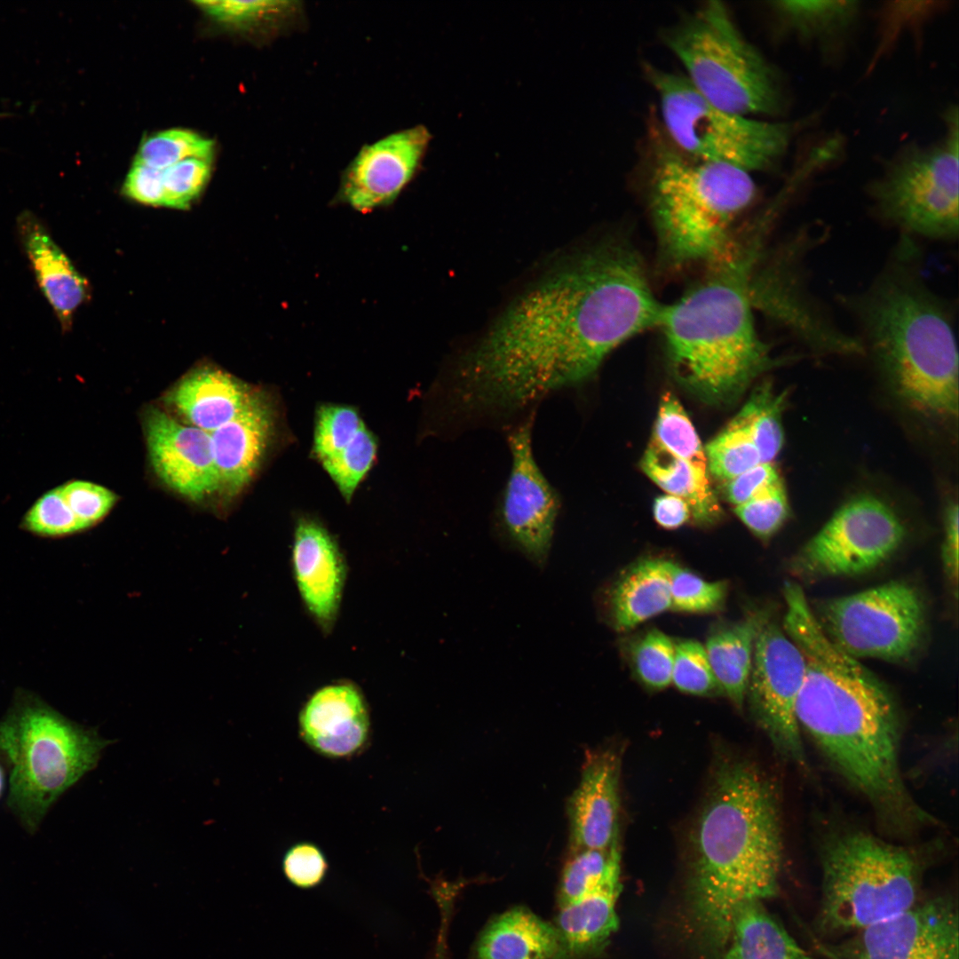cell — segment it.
<instances>
[{
    "mask_svg": "<svg viewBox=\"0 0 959 959\" xmlns=\"http://www.w3.org/2000/svg\"><path fill=\"white\" fill-rule=\"evenodd\" d=\"M3 782H4L3 772H2V769L0 767V794H1V791H2V789H3Z\"/></svg>",
    "mask_w": 959,
    "mask_h": 959,
    "instance_id": "11a10c76",
    "label": "cell"
},
{
    "mask_svg": "<svg viewBox=\"0 0 959 959\" xmlns=\"http://www.w3.org/2000/svg\"><path fill=\"white\" fill-rule=\"evenodd\" d=\"M364 425L352 407L321 406L316 413L313 454L323 464L345 449Z\"/></svg>",
    "mask_w": 959,
    "mask_h": 959,
    "instance_id": "60d3db41",
    "label": "cell"
},
{
    "mask_svg": "<svg viewBox=\"0 0 959 959\" xmlns=\"http://www.w3.org/2000/svg\"><path fill=\"white\" fill-rule=\"evenodd\" d=\"M820 862L816 923L824 936L855 933L918 902L923 868L909 847L846 831L826 842Z\"/></svg>",
    "mask_w": 959,
    "mask_h": 959,
    "instance_id": "52a82bcc",
    "label": "cell"
},
{
    "mask_svg": "<svg viewBox=\"0 0 959 959\" xmlns=\"http://www.w3.org/2000/svg\"><path fill=\"white\" fill-rule=\"evenodd\" d=\"M734 511L755 535L763 540L769 539L779 531L789 516V503L781 480L735 506Z\"/></svg>",
    "mask_w": 959,
    "mask_h": 959,
    "instance_id": "ee69618b",
    "label": "cell"
},
{
    "mask_svg": "<svg viewBox=\"0 0 959 959\" xmlns=\"http://www.w3.org/2000/svg\"><path fill=\"white\" fill-rule=\"evenodd\" d=\"M648 201L661 256L673 267L708 263L732 240L757 187L749 172L689 155L652 133Z\"/></svg>",
    "mask_w": 959,
    "mask_h": 959,
    "instance_id": "8992f818",
    "label": "cell"
},
{
    "mask_svg": "<svg viewBox=\"0 0 959 959\" xmlns=\"http://www.w3.org/2000/svg\"><path fill=\"white\" fill-rule=\"evenodd\" d=\"M255 392L229 373L204 366L184 376L167 400L190 425L210 433L236 416Z\"/></svg>",
    "mask_w": 959,
    "mask_h": 959,
    "instance_id": "d4e9b609",
    "label": "cell"
},
{
    "mask_svg": "<svg viewBox=\"0 0 959 959\" xmlns=\"http://www.w3.org/2000/svg\"><path fill=\"white\" fill-rule=\"evenodd\" d=\"M559 940L551 924L526 907L494 918L476 946L477 959H559Z\"/></svg>",
    "mask_w": 959,
    "mask_h": 959,
    "instance_id": "83f0119b",
    "label": "cell"
},
{
    "mask_svg": "<svg viewBox=\"0 0 959 959\" xmlns=\"http://www.w3.org/2000/svg\"><path fill=\"white\" fill-rule=\"evenodd\" d=\"M675 641L653 629L638 638L630 647L632 669L646 687L660 690L671 684Z\"/></svg>",
    "mask_w": 959,
    "mask_h": 959,
    "instance_id": "ab89813d",
    "label": "cell"
},
{
    "mask_svg": "<svg viewBox=\"0 0 959 959\" xmlns=\"http://www.w3.org/2000/svg\"><path fill=\"white\" fill-rule=\"evenodd\" d=\"M305 742L328 757H345L365 743L369 727L366 703L352 684L337 683L321 688L305 703L299 716Z\"/></svg>",
    "mask_w": 959,
    "mask_h": 959,
    "instance_id": "cb8c5ba5",
    "label": "cell"
},
{
    "mask_svg": "<svg viewBox=\"0 0 959 959\" xmlns=\"http://www.w3.org/2000/svg\"><path fill=\"white\" fill-rule=\"evenodd\" d=\"M704 452L708 471L725 482L762 463L748 429L733 418L706 445Z\"/></svg>",
    "mask_w": 959,
    "mask_h": 959,
    "instance_id": "8d00e7d4",
    "label": "cell"
},
{
    "mask_svg": "<svg viewBox=\"0 0 959 959\" xmlns=\"http://www.w3.org/2000/svg\"><path fill=\"white\" fill-rule=\"evenodd\" d=\"M826 946L841 959H959L958 911L950 898L934 897Z\"/></svg>",
    "mask_w": 959,
    "mask_h": 959,
    "instance_id": "2e32d148",
    "label": "cell"
},
{
    "mask_svg": "<svg viewBox=\"0 0 959 959\" xmlns=\"http://www.w3.org/2000/svg\"><path fill=\"white\" fill-rule=\"evenodd\" d=\"M909 263L901 257L866 292L846 300L898 394L926 415L956 417L958 353L951 317Z\"/></svg>",
    "mask_w": 959,
    "mask_h": 959,
    "instance_id": "5b68a950",
    "label": "cell"
},
{
    "mask_svg": "<svg viewBox=\"0 0 959 959\" xmlns=\"http://www.w3.org/2000/svg\"><path fill=\"white\" fill-rule=\"evenodd\" d=\"M431 139L416 125L365 145L343 171L336 200L361 212L390 205L418 171Z\"/></svg>",
    "mask_w": 959,
    "mask_h": 959,
    "instance_id": "ac0fdd59",
    "label": "cell"
},
{
    "mask_svg": "<svg viewBox=\"0 0 959 959\" xmlns=\"http://www.w3.org/2000/svg\"><path fill=\"white\" fill-rule=\"evenodd\" d=\"M112 741L72 723L34 696L22 695L0 722V755L11 768L9 803L29 827L94 768Z\"/></svg>",
    "mask_w": 959,
    "mask_h": 959,
    "instance_id": "9c48e42d",
    "label": "cell"
},
{
    "mask_svg": "<svg viewBox=\"0 0 959 959\" xmlns=\"http://www.w3.org/2000/svg\"><path fill=\"white\" fill-rule=\"evenodd\" d=\"M906 531L893 511L873 496L842 505L790 561V571L804 580L853 576L888 559Z\"/></svg>",
    "mask_w": 959,
    "mask_h": 959,
    "instance_id": "4fadbf2b",
    "label": "cell"
},
{
    "mask_svg": "<svg viewBox=\"0 0 959 959\" xmlns=\"http://www.w3.org/2000/svg\"><path fill=\"white\" fill-rule=\"evenodd\" d=\"M660 102L665 135L693 157L730 165L749 173L780 162L794 137L812 116L772 123L723 110L703 98L684 75L646 65Z\"/></svg>",
    "mask_w": 959,
    "mask_h": 959,
    "instance_id": "30bf717a",
    "label": "cell"
},
{
    "mask_svg": "<svg viewBox=\"0 0 959 959\" xmlns=\"http://www.w3.org/2000/svg\"><path fill=\"white\" fill-rule=\"evenodd\" d=\"M855 1H776L773 8L802 40L826 41L845 31L858 12Z\"/></svg>",
    "mask_w": 959,
    "mask_h": 959,
    "instance_id": "d6a6232c",
    "label": "cell"
},
{
    "mask_svg": "<svg viewBox=\"0 0 959 959\" xmlns=\"http://www.w3.org/2000/svg\"><path fill=\"white\" fill-rule=\"evenodd\" d=\"M805 234H797L766 258L761 251L750 275L752 306L787 328L818 352L860 353L862 344L823 316L811 297L804 275Z\"/></svg>",
    "mask_w": 959,
    "mask_h": 959,
    "instance_id": "5bb4252c",
    "label": "cell"
},
{
    "mask_svg": "<svg viewBox=\"0 0 959 959\" xmlns=\"http://www.w3.org/2000/svg\"><path fill=\"white\" fill-rule=\"evenodd\" d=\"M663 305L624 242L587 250L526 291L459 362L455 402L513 412L593 375L615 347L658 327Z\"/></svg>",
    "mask_w": 959,
    "mask_h": 959,
    "instance_id": "6da1fadb",
    "label": "cell"
},
{
    "mask_svg": "<svg viewBox=\"0 0 959 959\" xmlns=\"http://www.w3.org/2000/svg\"><path fill=\"white\" fill-rule=\"evenodd\" d=\"M620 890V883L612 884L559 907L554 924L559 959L583 958L604 947L619 925L615 906Z\"/></svg>",
    "mask_w": 959,
    "mask_h": 959,
    "instance_id": "4316f807",
    "label": "cell"
},
{
    "mask_svg": "<svg viewBox=\"0 0 959 959\" xmlns=\"http://www.w3.org/2000/svg\"><path fill=\"white\" fill-rule=\"evenodd\" d=\"M726 947L725 959H812L759 900L738 907Z\"/></svg>",
    "mask_w": 959,
    "mask_h": 959,
    "instance_id": "4dcf8cb0",
    "label": "cell"
},
{
    "mask_svg": "<svg viewBox=\"0 0 959 959\" xmlns=\"http://www.w3.org/2000/svg\"><path fill=\"white\" fill-rule=\"evenodd\" d=\"M145 433L152 467L170 489L195 502L218 492L210 432L151 408Z\"/></svg>",
    "mask_w": 959,
    "mask_h": 959,
    "instance_id": "d6986e66",
    "label": "cell"
},
{
    "mask_svg": "<svg viewBox=\"0 0 959 959\" xmlns=\"http://www.w3.org/2000/svg\"><path fill=\"white\" fill-rule=\"evenodd\" d=\"M692 919L712 947H726L736 910L779 892L781 839L767 781L745 761L725 760L692 836Z\"/></svg>",
    "mask_w": 959,
    "mask_h": 959,
    "instance_id": "3957f363",
    "label": "cell"
},
{
    "mask_svg": "<svg viewBox=\"0 0 959 959\" xmlns=\"http://www.w3.org/2000/svg\"><path fill=\"white\" fill-rule=\"evenodd\" d=\"M654 517L661 527L666 529H675L689 520L691 512L686 501L680 497L667 494L655 499Z\"/></svg>",
    "mask_w": 959,
    "mask_h": 959,
    "instance_id": "f5cc1de1",
    "label": "cell"
},
{
    "mask_svg": "<svg viewBox=\"0 0 959 959\" xmlns=\"http://www.w3.org/2000/svg\"><path fill=\"white\" fill-rule=\"evenodd\" d=\"M672 561L646 558L628 567L609 594L612 624L617 631L630 630L670 609Z\"/></svg>",
    "mask_w": 959,
    "mask_h": 959,
    "instance_id": "484cf974",
    "label": "cell"
},
{
    "mask_svg": "<svg viewBox=\"0 0 959 959\" xmlns=\"http://www.w3.org/2000/svg\"><path fill=\"white\" fill-rule=\"evenodd\" d=\"M780 480L778 471L773 463H759L726 481L725 493L727 500L737 506Z\"/></svg>",
    "mask_w": 959,
    "mask_h": 959,
    "instance_id": "f907efd6",
    "label": "cell"
},
{
    "mask_svg": "<svg viewBox=\"0 0 959 959\" xmlns=\"http://www.w3.org/2000/svg\"><path fill=\"white\" fill-rule=\"evenodd\" d=\"M784 394H776L767 383L758 386L733 417L749 431L762 463H773L780 453L784 434L781 413Z\"/></svg>",
    "mask_w": 959,
    "mask_h": 959,
    "instance_id": "e575fe53",
    "label": "cell"
},
{
    "mask_svg": "<svg viewBox=\"0 0 959 959\" xmlns=\"http://www.w3.org/2000/svg\"><path fill=\"white\" fill-rule=\"evenodd\" d=\"M804 672L798 646L766 617L756 638L746 696L777 749L803 767L806 758L796 707Z\"/></svg>",
    "mask_w": 959,
    "mask_h": 959,
    "instance_id": "9a60e30c",
    "label": "cell"
},
{
    "mask_svg": "<svg viewBox=\"0 0 959 959\" xmlns=\"http://www.w3.org/2000/svg\"><path fill=\"white\" fill-rule=\"evenodd\" d=\"M59 487L71 511L85 529L103 519L117 498L108 488L86 480H70Z\"/></svg>",
    "mask_w": 959,
    "mask_h": 959,
    "instance_id": "7dc6e473",
    "label": "cell"
},
{
    "mask_svg": "<svg viewBox=\"0 0 959 959\" xmlns=\"http://www.w3.org/2000/svg\"><path fill=\"white\" fill-rule=\"evenodd\" d=\"M620 759L606 750L589 757L567 804L570 851L608 849L618 838Z\"/></svg>",
    "mask_w": 959,
    "mask_h": 959,
    "instance_id": "7402d4cb",
    "label": "cell"
},
{
    "mask_svg": "<svg viewBox=\"0 0 959 959\" xmlns=\"http://www.w3.org/2000/svg\"><path fill=\"white\" fill-rule=\"evenodd\" d=\"M959 511L957 503H952L947 510L945 520V537L942 545V562L946 575L950 583L957 588L959 575Z\"/></svg>",
    "mask_w": 959,
    "mask_h": 959,
    "instance_id": "816d5d0a",
    "label": "cell"
},
{
    "mask_svg": "<svg viewBox=\"0 0 959 959\" xmlns=\"http://www.w3.org/2000/svg\"><path fill=\"white\" fill-rule=\"evenodd\" d=\"M218 22L246 32L276 36L294 28L303 16L298 1H196Z\"/></svg>",
    "mask_w": 959,
    "mask_h": 959,
    "instance_id": "1f68e13d",
    "label": "cell"
},
{
    "mask_svg": "<svg viewBox=\"0 0 959 959\" xmlns=\"http://www.w3.org/2000/svg\"><path fill=\"white\" fill-rule=\"evenodd\" d=\"M765 229L729 242L695 285L663 305L662 330L678 382L701 400L725 404L781 363L756 330L749 279L763 250Z\"/></svg>",
    "mask_w": 959,
    "mask_h": 959,
    "instance_id": "277c9868",
    "label": "cell"
},
{
    "mask_svg": "<svg viewBox=\"0 0 959 959\" xmlns=\"http://www.w3.org/2000/svg\"><path fill=\"white\" fill-rule=\"evenodd\" d=\"M791 638L805 662L796 715L844 779L858 790L881 824L905 834L933 818L914 799L900 764V719L887 687L859 660L836 646L815 621Z\"/></svg>",
    "mask_w": 959,
    "mask_h": 959,
    "instance_id": "7a4b0ae2",
    "label": "cell"
},
{
    "mask_svg": "<svg viewBox=\"0 0 959 959\" xmlns=\"http://www.w3.org/2000/svg\"><path fill=\"white\" fill-rule=\"evenodd\" d=\"M640 467L667 494L686 501L696 523L708 526L720 519L722 511L708 473L677 457L653 439L641 458Z\"/></svg>",
    "mask_w": 959,
    "mask_h": 959,
    "instance_id": "f546056e",
    "label": "cell"
},
{
    "mask_svg": "<svg viewBox=\"0 0 959 959\" xmlns=\"http://www.w3.org/2000/svg\"><path fill=\"white\" fill-rule=\"evenodd\" d=\"M327 863L321 851L309 844H299L289 850L283 860V870L289 880L299 887H312L323 877Z\"/></svg>",
    "mask_w": 959,
    "mask_h": 959,
    "instance_id": "c3c4849f",
    "label": "cell"
},
{
    "mask_svg": "<svg viewBox=\"0 0 959 959\" xmlns=\"http://www.w3.org/2000/svg\"><path fill=\"white\" fill-rule=\"evenodd\" d=\"M214 143L186 129H168L146 138L140 144L135 161L165 170L187 158L212 160Z\"/></svg>",
    "mask_w": 959,
    "mask_h": 959,
    "instance_id": "74e56055",
    "label": "cell"
},
{
    "mask_svg": "<svg viewBox=\"0 0 959 959\" xmlns=\"http://www.w3.org/2000/svg\"><path fill=\"white\" fill-rule=\"evenodd\" d=\"M671 683L690 694L708 695L722 692L704 645L693 639L675 642Z\"/></svg>",
    "mask_w": 959,
    "mask_h": 959,
    "instance_id": "f6af8a7d",
    "label": "cell"
},
{
    "mask_svg": "<svg viewBox=\"0 0 959 959\" xmlns=\"http://www.w3.org/2000/svg\"><path fill=\"white\" fill-rule=\"evenodd\" d=\"M274 407L262 391H256L232 420L210 432L218 478V493L237 495L259 468L275 433Z\"/></svg>",
    "mask_w": 959,
    "mask_h": 959,
    "instance_id": "44dd1931",
    "label": "cell"
},
{
    "mask_svg": "<svg viewBox=\"0 0 959 959\" xmlns=\"http://www.w3.org/2000/svg\"><path fill=\"white\" fill-rule=\"evenodd\" d=\"M765 618L761 613H754L717 628L704 645L721 691L739 708L747 694L755 641Z\"/></svg>",
    "mask_w": 959,
    "mask_h": 959,
    "instance_id": "f1b7e54d",
    "label": "cell"
},
{
    "mask_svg": "<svg viewBox=\"0 0 959 959\" xmlns=\"http://www.w3.org/2000/svg\"><path fill=\"white\" fill-rule=\"evenodd\" d=\"M724 581L709 582L672 562L670 609L688 614H709L720 610L727 596Z\"/></svg>",
    "mask_w": 959,
    "mask_h": 959,
    "instance_id": "f35d334b",
    "label": "cell"
},
{
    "mask_svg": "<svg viewBox=\"0 0 959 959\" xmlns=\"http://www.w3.org/2000/svg\"><path fill=\"white\" fill-rule=\"evenodd\" d=\"M292 567L306 609L323 629L328 630L333 625L339 609L345 568L331 535L313 519L297 521Z\"/></svg>",
    "mask_w": 959,
    "mask_h": 959,
    "instance_id": "603a6c76",
    "label": "cell"
},
{
    "mask_svg": "<svg viewBox=\"0 0 959 959\" xmlns=\"http://www.w3.org/2000/svg\"><path fill=\"white\" fill-rule=\"evenodd\" d=\"M653 440L699 471L709 472L704 448L694 426L671 392H667L661 398Z\"/></svg>",
    "mask_w": 959,
    "mask_h": 959,
    "instance_id": "d590c367",
    "label": "cell"
},
{
    "mask_svg": "<svg viewBox=\"0 0 959 959\" xmlns=\"http://www.w3.org/2000/svg\"><path fill=\"white\" fill-rule=\"evenodd\" d=\"M376 449L375 436L364 425L344 450L321 464L346 501L374 464Z\"/></svg>",
    "mask_w": 959,
    "mask_h": 959,
    "instance_id": "b9f144b4",
    "label": "cell"
},
{
    "mask_svg": "<svg viewBox=\"0 0 959 959\" xmlns=\"http://www.w3.org/2000/svg\"><path fill=\"white\" fill-rule=\"evenodd\" d=\"M812 610L828 638L857 660H907L918 648L923 634L922 597L903 581L828 598Z\"/></svg>",
    "mask_w": 959,
    "mask_h": 959,
    "instance_id": "7c38bea8",
    "label": "cell"
},
{
    "mask_svg": "<svg viewBox=\"0 0 959 959\" xmlns=\"http://www.w3.org/2000/svg\"><path fill=\"white\" fill-rule=\"evenodd\" d=\"M212 160L192 157L163 170L164 207L189 208L204 190L211 175Z\"/></svg>",
    "mask_w": 959,
    "mask_h": 959,
    "instance_id": "bcb514c9",
    "label": "cell"
},
{
    "mask_svg": "<svg viewBox=\"0 0 959 959\" xmlns=\"http://www.w3.org/2000/svg\"><path fill=\"white\" fill-rule=\"evenodd\" d=\"M684 75L709 102L748 116L775 115L786 107L774 67L741 33L727 7L708 1L665 33Z\"/></svg>",
    "mask_w": 959,
    "mask_h": 959,
    "instance_id": "ba28073f",
    "label": "cell"
},
{
    "mask_svg": "<svg viewBox=\"0 0 959 959\" xmlns=\"http://www.w3.org/2000/svg\"><path fill=\"white\" fill-rule=\"evenodd\" d=\"M21 527L44 538H60L84 530L66 502L59 487L41 495L28 509Z\"/></svg>",
    "mask_w": 959,
    "mask_h": 959,
    "instance_id": "7bdbcfd3",
    "label": "cell"
},
{
    "mask_svg": "<svg viewBox=\"0 0 959 959\" xmlns=\"http://www.w3.org/2000/svg\"><path fill=\"white\" fill-rule=\"evenodd\" d=\"M816 947H817V949L819 950V952H820V953L821 955H824V956H825L826 958H828V959H841V958H839L838 956H836V955H834V954H833V953H832V952H831V951H830V950H829V949L828 948V947H827V946H826L825 944H822V943H819V942L817 943V942H816Z\"/></svg>",
    "mask_w": 959,
    "mask_h": 959,
    "instance_id": "db71d44e",
    "label": "cell"
},
{
    "mask_svg": "<svg viewBox=\"0 0 959 959\" xmlns=\"http://www.w3.org/2000/svg\"><path fill=\"white\" fill-rule=\"evenodd\" d=\"M123 192L140 203L163 206V170L134 161L124 180Z\"/></svg>",
    "mask_w": 959,
    "mask_h": 959,
    "instance_id": "681fc988",
    "label": "cell"
},
{
    "mask_svg": "<svg viewBox=\"0 0 959 959\" xmlns=\"http://www.w3.org/2000/svg\"><path fill=\"white\" fill-rule=\"evenodd\" d=\"M532 417L508 436L511 467L502 506L503 526L527 556L543 562L551 547L559 498L536 464Z\"/></svg>",
    "mask_w": 959,
    "mask_h": 959,
    "instance_id": "e0dca14e",
    "label": "cell"
},
{
    "mask_svg": "<svg viewBox=\"0 0 959 959\" xmlns=\"http://www.w3.org/2000/svg\"><path fill=\"white\" fill-rule=\"evenodd\" d=\"M15 226L36 283L66 334L72 329L77 310L91 297L90 283L36 213L21 211Z\"/></svg>",
    "mask_w": 959,
    "mask_h": 959,
    "instance_id": "ffe728a7",
    "label": "cell"
},
{
    "mask_svg": "<svg viewBox=\"0 0 959 959\" xmlns=\"http://www.w3.org/2000/svg\"><path fill=\"white\" fill-rule=\"evenodd\" d=\"M440 957H441V953H440V951H439V956H437L436 959H440Z\"/></svg>",
    "mask_w": 959,
    "mask_h": 959,
    "instance_id": "9f6ffc18",
    "label": "cell"
},
{
    "mask_svg": "<svg viewBox=\"0 0 959 959\" xmlns=\"http://www.w3.org/2000/svg\"><path fill=\"white\" fill-rule=\"evenodd\" d=\"M946 137L931 146L908 145L870 187L881 217L904 232L934 239L958 234L957 107L947 113Z\"/></svg>",
    "mask_w": 959,
    "mask_h": 959,
    "instance_id": "8fae6325",
    "label": "cell"
},
{
    "mask_svg": "<svg viewBox=\"0 0 959 959\" xmlns=\"http://www.w3.org/2000/svg\"><path fill=\"white\" fill-rule=\"evenodd\" d=\"M615 883H620L618 839L608 849L570 851L560 880L559 907Z\"/></svg>",
    "mask_w": 959,
    "mask_h": 959,
    "instance_id": "836d02e7",
    "label": "cell"
}]
</instances>
